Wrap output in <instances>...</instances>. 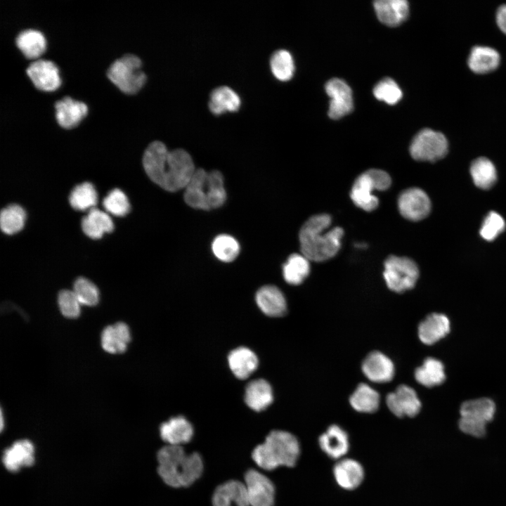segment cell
<instances>
[{
    "instance_id": "37",
    "label": "cell",
    "mask_w": 506,
    "mask_h": 506,
    "mask_svg": "<svg viewBox=\"0 0 506 506\" xmlns=\"http://www.w3.org/2000/svg\"><path fill=\"white\" fill-rule=\"evenodd\" d=\"M69 202L76 210L91 209L98 202L97 191L91 183L84 182L72 189L69 196Z\"/></svg>"
},
{
    "instance_id": "6",
    "label": "cell",
    "mask_w": 506,
    "mask_h": 506,
    "mask_svg": "<svg viewBox=\"0 0 506 506\" xmlns=\"http://www.w3.org/2000/svg\"><path fill=\"white\" fill-rule=\"evenodd\" d=\"M142 62L134 54H125L115 60L109 67V79L122 92L137 93L145 84L146 75L141 70Z\"/></svg>"
},
{
    "instance_id": "4",
    "label": "cell",
    "mask_w": 506,
    "mask_h": 506,
    "mask_svg": "<svg viewBox=\"0 0 506 506\" xmlns=\"http://www.w3.org/2000/svg\"><path fill=\"white\" fill-rule=\"evenodd\" d=\"M300 444L292 434L273 430L264 442L257 446L252 453L254 462L261 469L273 470L278 467H294L300 455Z\"/></svg>"
},
{
    "instance_id": "26",
    "label": "cell",
    "mask_w": 506,
    "mask_h": 506,
    "mask_svg": "<svg viewBox=\"0 0 506 506\" xmlns=\"http://www.w3.org/2000/svg\"><path fill=\"white\" fill-rule=\"evenodd\" d=\"M450 331L448 318L441 313H432L418 327V336L425 344H433L444 337Z\"/></svg>"
},
{
    "instance_id": "21",
    "label": "cell",
    "mask_w": 506,
    "mask_h": 506,
    "mask_svg": "<svg viewBox=\"0 0 506 506\" xmlns=\"http://www.w3.org/2000/svg\"><path fill=\"white\" fill-rule=\"evenodd\" d=\"M34 461V445L27 439L14 442L4 450L2 457L4 467L10 472H17L22 467L31 466Z\"/></svg>"
},
{
    "instance_id": "47",
    "label": "cell",
    "mask_w": 506,
    "mask_h": 506,
    "mask_svg": "<svg viewBox=\"0 0 506 506\" xmlns=\"http://www.w3.org/2000/svg\"><path fill=\"white\" fill-rule=\"evenodd\" d=\"M1 429H2V428H3V423H4V422H3V414H2V413H1Z\"/></svg>"
},
{
    "instance_id": "39",
    "label": "cell",
    "mask_w": 506,
    "mask_h": 506,
    "mask_svg": "<svg viewBox=\"0 0 506 506\" xmlns=\"http://www.w3.org/2000/svg\"><path fill=\"white\" fill-rule=\"evenodd\" d=\"M271 70L274 77L280 81L290 80L294 74V60L290 53L284 49L275 51L270 59Z\"/></svg>"
},
{
    "instance_id": "34",
    "label": "cell",
    "mask_w": 506,
    "mask_h": 506,
    "mask_svg": "<svg viewBox=\"0 0 506 506\" xmlns=\"http://www.w3.org/2000/svg\"><path fill=\"white\" fill-rule=\"evenodd\" d=\"M350 404L358 412L372 413L379 405V395L377 391L366 384H360L351 396Z\"/></svg>"
},
{
    "instance_id": "40",
    "label": "cell",
    "mask_w": 506,
    "mask_h": 506,
    "mask_svg": "<svg viewBox=\"0 0 506 506\" xmlns=\"http://www.w3.org/2000/svg\"><path fill=\"white\" fill-rule=\"evenodd\" d=\"M212 249L219 260L224 262L233 261L240 252L238 242L232 236L222 234L216 236L212 242Z\"/></svg>"
},
{
    "instance_id": "17",
    "label": "cell",
    "mask_w": 506,
    "mask_h": 506,
    "mask_svg": "<svg viewBox=\"0 0 506 506\" xmlns=\"http://www.w3.org/2000/svg\"><path fill=\"white\" fill-rule=\"evenodd\" d=\"M318 444L328 457L337 460L347 454L350 446L348 434L336 424L330 426L320 436Z\"/></svg>"
},
{
    "instance_id": "11",
    "label": "cell",
    "mask_w": 506,
    "mask_h": 506,
    "mask_svg": "<svg viewBox=\"0 0 506 506\" xmlns=\"http://www.w3.org/2000/svg\"><path fill=\"white\" fill-rule=\"evenodd\" d=\"M249 506H274L275 488L273 483L259 471L250 469L244 476Z\"/></svg>"
},
{
    "instance_id": "23",
    "label": "cell",
    "mask_w": 506,
    "mask_h": 506,
    "mask_svg": "<svg viewBox=\"0 0 506 506\" xmlns=\"http://www.w3.org/2000/svg\"><path fill=\"white\" fill-rule=\"evenodd\" d=\"M255 299L259 309L268 316H282L287 311L285 298L276 286L261 287L257 291Z\"/></svg>"
},
{
    "instance_id": "18",
    "label": "cell",
    "mask_w": 506,
    "mask_h": 506,
    "mask_svg": "<svg viewBox=\"0 0 506 506\" xmlns=\"http://www.w3.org/2000/svg\"><path fill=\"white\" fill-rule=\"evenodd\" d=\"M362 371L370 381L384 383L391 381L394 375V365L387 356L379 351L369 353L362 363Z\"/></svg>"
},
{
    "instance_id": "32",
    "label": "cell",
    "mask_w": 506,
    "mask_h": 506,
    "mask_svg": "<svg viewBox=\"0 0 506 506\" xmlns=\"http://www.w3.org/2000/svg\"><path fill=\"white\" fill-rule=\"evenodd\" d=\"M16 45L26 58L34 59L44 53L46 41L40 31L28 29L22 31L17 36Z\"/></svg>"
},
{
    "instance_id": "2",
    "label": "cell",
    "mask_w": 506,
    "mask_h": 506,
    "mask_svg": "<svg viewBox=\"0 0 506 506\" xmlns=\"http://www.w3.org/2000/svg\"><path fill=\"white\" fill-rule=\"evenodd\" d=\"M330 224V216L322 214L310 217L301 228L300 249L309 261L327 260L339 250L344 230L340 227L329 229Z\"/></svg>"
},
{
    "instance_id": "24",
    "label": "cell",
    "mask_w": 506,
    "mask_h": 506,
    "mask_svg": "<svg viewBox=\"0 0 506 506\" xmlns=\"http://www.w3.org/2000/svg\"><path fill=\"white\" fill-rule=\"evenodd\" d=\"M374 8L379 21L390 27L400 25L409 13L406 0H378L374 2Z\"/></svg>"
},
{
    "instance_id": "45",
    "label": "cell",
    "mask_w": 506,
    "mask_h": 506,
    "mask_svg": "<svg viewBox=\"0 0 506 506\" xmlns=\"http://www.w3.org/2000/svg\"><path fill=\"white\" fill-rule=\"evenodd\" d=\"M505 228L503 218L495 212H491L485 218L480 229V235L488 241L493 240Z\"/></svg>"
},
{
    "instance_id": "43",
    "label": "cell",
    "mask_w": 506,
    "mask_h": 506,
    "mask_svg": "<svg viewBox=\"0 0 506 506\" xmlns=\"http://www.w3.org/2000/svg\"><path fill=\"white\" fill-rule=\"evenodd\" d=\"M375 97L389 105L397 103L403 93L398 84L391 78H385L378 82L373 89Z\"/></svg>"
},
{
    "instance_id": "15",
    "label": "cell",
    "mask_w": 506,
    "mask_h": 506,
    "mask_svg": "<svg viewBox=\"0 0 506 506\" xmlns=\"http://www.w3.org/2000/svg\"><path fill=\"white\" fill-rule=\"evenodd\" d=\"M26 72L35 87L39 90L55 91L61 84L59 70L53 61L37 60L27 67Z\"/></svg>"
},
{
    "instance_id": "13",
    "label": "cell",
    "mask_w": 506,
    "mask_h": 506,
    "mask_svg": "<svg viewBox=\"0 0 506 506\" xmlns=\"http://www.w3.org/2000/svg\"><path fill=\"white\" fill-rule=\"evenodd\" d=\"M325 91L330 98L328 115L337 119L349 114L353 110L352 91L343 80L334 78L325 84Z\"/></svg>"
},
{
    "instance_id": "12",
    "label": "cell",
    "mask_w": 506,
    "mask_h": 506,
    "mask_svg": "<svg viewBox=\"0 0 506 506\" xmlns=\"http://www.w3.org/2000/svg\"><path fill=\"white\" fill-rule=\"evenodd\" d=\"M398 206L404 218L417 221L428 216L431 210V201L424 190L418 188H411L400 194Z\"/></svg>"
},
{
    "instance_id": "35",
    "label": "cell",
    "mask_w": 506,
    "mask_h": 506,
    "mask_svg": "<svg viewBox=\"0 0 506 506\" xmlns=\"http://www.w3.org/2000/svg\"><path fill=\"white\" fill-rule=\"evenodd\" d=\"M470 174L474 184L479 188L488 190L495 183L496 169L493 162L486 157H481L473 161L470 167Z\"/></svg>"
},
{
    "instance_id": "28",
    "label": "cell",
    "mask_w": 506,
    "mask_h": 506,
    "mask_svg": "<svg viewBox=\"0 0 506 506\" xmlns=\"http://www.w3.org/2000/svg\"><path fill=\"white\" fill-rule=\"evenodd\" d=\"M240 105L239 95L229 86H219L210 93L208 106L211 112L215 115L226 112H236Z\"/></svg>"
},
{
    "instance_id": "33",
    "label": "cell",
    "mask_w": 506,
    "mask_h": 506,
    "mask_svg": "<svg viewBox=\"0 0 506 506\" xmlns=\"http://www.w3.org/2000/svg\"><path fill=\"white\" fill-rule=\"evenodd\" d=\"M415 379L422 385L432 387L443 382L446 378L443 363L434 358H427L415 372Z\"/></svg>"
},
{
    "instance_id": "36",
    "label": "cell",
    "mask_w": 506,
    "mask_h": 506,
    "mask_svg": "<svg viewBox=\"0 0 506 506\" xmlns=\"http://www.w3.org/2000/svg\"><path fill=\"white\" fill-rule=\"evenodd\" d=\"M309 260L302 254H291L283 266L284 279L290 285H299L309 275Z\"/></svg>"
},
{
    "instance_id": "31",
    "label": "cell",
    "mask_w": 506,
    "mask_h": 506,
    "mask_svg": "<svg viewBox=\"0 0 506 506\" xmlns=\"http://www.w3.org/2000/svg\"><path fill=\"white\" fill-rule=\"evenodd\" d=\"M83 232L92 239L100 238L105 233H110L114 229V223L110 216L105 212L93 208L82 220Z\"/></svg>"
},
{
    "instance_id": "29",
    "label": "cell",
    "mask_w": 506,
    "mask_h": 506,
    "mask_svg": "<svg viewBox=\"0 0 506 506\" xmlns=\"http://www.w3.org/2000/svg\"><path fill=\"white\" fill-rule=\"evenodd\" d=\"M273 400V391L269 383L264 379L250 382L246 387L245 401L253 410H265Z\"/></svg>"
},
{
    "instance_id": "16",
    "label": "cell",
    "mask_w": 506,
    "mask_h": 506,
    "mask_svg": "<svg viewBox=\"0 0 506 506\" xmlns=\"http://www.w3.org/2000/svg\"><path fill=\"white\" fill-rule=\"evenodd\" d=\"M333 476L337 485L345 490H353L363 482L365 472L361 464L352 458L338 460L333 467Z\"/></svg>"
},
{
    "instance_id": "9",
    "label": "cell",
    "mask_w": 506,
    "mask_h": 506,
    "mask_svg": "<svg viewBox=\"0 0 506 506\" xmlns=\"http://www.w3.org/2000/svg\"><path fill=\"white\" fill-rule=\"evenodd\" d=\"M419 276L414 261L405 257L389 256L384 262V278L388 287L396 292L413 288Z\"/></svg>"
},
{
    "instance_id": "38",
    "label": "cell",
    "mask_w": 506,
    "mask_h": 506,
    "mask_svg": "<svg viewBox=\"0 0 506 506\" xmlns=\"http://www.w3.org/2000/svg\"><path fill=\"white\" fill-rule=\"evenodd\" d=\"M25 219L26 213L21 206L16 204L10 205L1 212V231L7 235L15 234L22 229Z\"/></svg>"
},
{
    "instance_id": "22",
    "label": "cell",
    "mask_w": 506,
    "mask_h": 506,
    "mask_svg": "<svg viewBox=\"0 0 506 506\" xmlns=\"http://www.w3.org/2000/svg\"><path fill=\"white\" fill-rule=\"evenodd\" d=\"M160 434L167 445L181 446L191 440L193 427L183 416H177L163 422L160 427Z\"/></svg>"
},
{
    "instance_id": "46",
    "label": "cell",
    "mask_w": 506,
    "mask_h": 506,
    "mask_svg": "<svg viewBox=\"0 0 506 506\" xmlns=\"http://www.w3.org/2000/svg\"><path fill=\"white\" fill-rule=\"evenodd\" d=\"M496 22L500 30L506 34V5H502L498 8Z\"/></svg>"
},
{
    "instance_id": "41",
    "label": "cell",
    "mask_w": 506,
    "mask_h": 506,
    "mask_svg": "<svg viewBox=\"0 0 506 506\" xmlns=\"http://www.w3.org/2000/svg\"><path fill=\"white\" fill-rule=\"evenodd\" d=\"M105 209L116 216H124L130 211V203L126 194L119 188L110 190L103 201Z\"/></svg>"
},
{
    "instance_id": "20",
    "label": "cell",
    "mask_w": 506,
    "mask_h": 506,
    "mask_svg": "<svg viewBox=\"0 0 506 506\" xmlns=\"http://www.w3.org/2000/svg\"><path fill=\"white\" fill-rule=\"evenodd\" d=\"M58 124L65 129L77 126L88 113L87 105L82 101L65 96L55 103Z\"/></svg>"
},
{
    "instance_id": "44",
    "label": "cell",
    "mask_w": 506,
    "mask_h": 506,
    "mask_svg": "<svg viewBox=\"0 0 506 506\" xmlns=\"http://www.w3.org/2000/svg\"><path fill=\"white\" fill-rule=\"evenodd\" d=\"M59 309L63 316L67 318H77L81 312V303L73 291L63 290L58 296Z\"/></svg>"
},
{
    "instance_id": "42",
    "label": "cell",
    "mask_w": 506,
    "mask_h": 506,
    "mask_svg": "<svg viewBox=\"0 0 506 506\" xmlns=\"http://www.w3.org/2000/svg\"><path fill=\"white\" fill-rule=\"evenodd\" d=\"M72 291L81 304L93 306L99 301L100 294L98 287L86 278L79 277L76 279Z\"/></svg>"
},
{
    "instance_id": "3",
    "label": "cell",
    "mask_w": 506,
    "mask_h": 506,
    "mask_svg": "<svg viewBox=\"0 0 506 506\" xmlns=\"http://www.w3.org/2000/svg\"><path fill=\"white\" fill-rule=\"evenodd\" d=\"M157 472L168 486L187 487L200 477L203 462L199 453H187L181 446L167 445L157 452Z\"/></svg>"
},
{
    "instance_id": "19",
    "label": "cell",
    "mask_w": 506,
    "mask_h": 506,
    "mask_svg": "<svg viewBox=\"0 0 506 506\" xmlns=\"http://www.w3.org/2000/svg\"><path fill=\"white\" fill-rule=\"evenodd\" d=\"M212 506H249L244 482L229 480L218 486L212 495Z\"/></svg>"
},
{
    "instance_id": "1",
    "label": "cell",
    "mask_w": 506,
    "mask_h": 506,
    "mask_svg": "<svg viewBox=\"0 0 506 506\" xmlns=\"http://www.w3.org/2000/svg\"><path fill=\"white\" fill-rule=\"evenodd\" d=\"M143 166L152 181L170 192L185 188L196 170L187 151L180 148L168 150L160 141L148 145L143 155Z\"/></svg>"
},
{
    "instance_id": "14",
    "label": "cell",
    "mask_w": 506,
    "mask_h": 506,
    "mask_svg": "<svg viewBox=\"0 0 506 506\" xmlns=\"http://www.w3.org/2000/svg\"><path fill=\"white\" fill-rule=\"evenodd\" d=\"M386 403L390 411L399 417H414L421 409V402L415 391L404 384L387 396Z\"/></svg>"
},
{
    "instance_id": "7",
    "label": "cell",
    "mask_w": 506,
    "mask_h": 506,
    "mask_svg": "<svg viewBox=\"0 0 506 506\" xmlns=\"http://www.w3.org/2000/svg\"><path fill=\"white\" fill-rule=\"evenodd\" d=\"M391 179L386 171L372 169L361 174L354 181L350 196L353 203L362 209L371 212L379 204L378 198L372 194L375 190H385L389 188Z\"/></svg>"
},
{
    "instance_id": "10",
    "label": "cell",
    "mask_w": 506,
    "mask_h": 506,
    "mask_svg": "<svg viewBox=\"0 0 506 506\" xmlns=\"http://www.w3.org/2000/svg\"><path fill=\"white\" fill-rule=\"evenodd\" d=\"M448 150L446 136L441 132L424 129L413 138L410 153L418 161L436 162L443 158Z\"/></svg>"
},
{
    "instance_id": "27",
    "label": "cell",
    "mask_w": 506,
    "mask_h": 506,
    "mask_svg": "<svg viewBox=\"0 0 506 506\" xmlns=\"http://www.w3.org/2000/svg\"><path fill=\"white\" fill-rule=\"evenodd\" d=\"M500 63V56L494 48L488 46H474L469 55L467 64L469 69L476 74H486L497 69Z\"/></svg>"
},
{
    "instance_id": "5",
    "label": "cell",
    "mask_w": 506,
    "mask_h": 506,
    "mask_svg": "<svg viewBox=\"0 0 506 506\" xmlns=\"http://www.w3.org/2000/svg\"><path fill=\"white\" fill-rule=\"evenodd\" d=\"M186 203L202 210L219 208L226 199L222 174L216 170L209 172L197 169L185 188Z\"/></svg>"
},
{
    "instance_id": "30",
    "label": "cell",
    "mask_w": 506,
    "mask_h": 506,
    "mask_svg": "<svg viewBox=\"0 0 506 506\" xmlns=\"http://www.w3.org/2000/svg\"><path fill=\"white\" fill-rule=\"evenodd\" d=\"M229 367L234 375L240 379L247 378L258 366L256 354L247 347H239L233 350L228 355Z\"/></svg>"
},
{
    "instance_id": "8",
    "label": "cell",
    "mask_w": 506,
    "mask_h": 506,
    "mask_svg": "<svg viewBox=\"0 0 506 506\" xmlns=\"http://www.w3.org/2000/svg\"><path fill=\"white\" fill-rule=\"evenodd\" d=\"M495 411V403L489 398L465 401L460 410L459 428L467 434L482 437L486 434V425L493 420Z\"/></svg>"
},
{
    "instance_id": "25",
    "label": "cell",
    "mask_w": 506,
    "mask_h": 506,
    "mask_svg": "<svg viewBox=\"0 0 506 506\" xmlns=\"http://www.w3.org/2000/svg\"><path fill=\"white\" fill-rule=\"evenodd\" d=\"M130 340L129 327L122 322L105 327L101 333L103 349L112 354L124 353Z\"/></svg>"
}]
</instances>
